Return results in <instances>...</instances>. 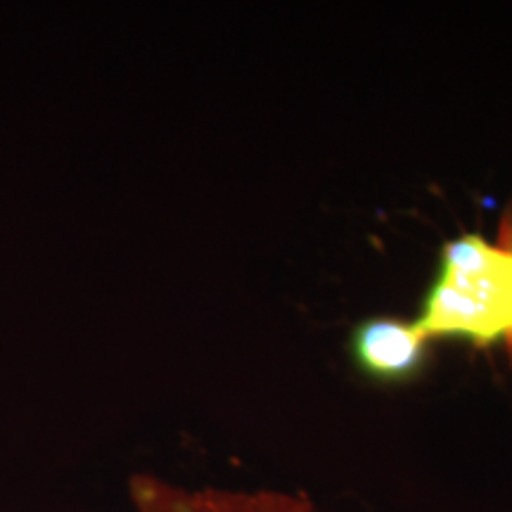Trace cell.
<instances>
[{
  "mask_svg": "<svg viewBox=\"0 0 512 512\" xmlns=\"http://www.w3.org/2000/svg\"><path fill=\"white\" fill-rule=\"evenodd\" d=\"M422 337L494 344L512 335V254L482 235H460L441 249L439 271L418 318Z\"/></svg>",
  "mask_w": 512,
  "mask_h": 512,
  "instance_id": "1",
  "label": "cell"
},
{
  "mask_svg": "<svg viewBox=\"0 0 512 512\" xmlns=\"http://www.w3.org/2000/svg\"><path fill=\"white\" fill-rule=\"evenodd\" d=\"M136 512H313L302 496L275 491H185L155 477H136L131 486Z\"/></svg>",
  "mask_w": 512,
  "mask_h": 512,
  "instance_id": "2",
  "label": "cell"
},
{
  "mask_svg": "<svg viewBox=\"0 0 512 512\" xmlns=\"http://www.w3.org/2000/svg\"><path fill=\"white\" fill-rule=\"evenodd\" d=\"M356 363L377 380L399 382L418 373L427 356V339L406 320L373 318L361 323L351 339Z\"/></svg>",
  "mask_w": 512,
  "mask_h": 512,
  "instance_id": "3",
  "label": "cell"
},
{
  "mask_svg": "<svg viewBox=\"0 0 512 512\" xmlns=\"http://www.w3.org/2000/svg\"><path fill=\"white\" fill-rule=\"evenodd\" d=\"M496 242L512 254V202L508 204V209H505V214L501 219V230H498ZM505 347H508V354H510V361H512V335L505 339Z\"/></svg>",
  "mask_w": 512,
  "mask_h": 512,
  "instance_id": "4",
  "label": "cell"
}]
</instances>
